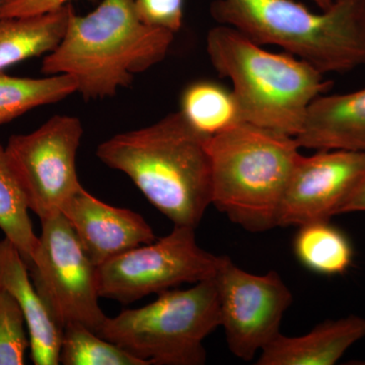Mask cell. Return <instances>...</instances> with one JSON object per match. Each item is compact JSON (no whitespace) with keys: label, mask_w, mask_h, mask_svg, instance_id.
Instances as JSON below:
<instances>
[{"label":"cell","mask_w":365,"mask_h":365,"mask_svg":"<svg viewBox=\"0 0 365 365\" xmlns=\"http://www.w3.org/2000/svg\"><path fill=\"white\" fill-rule=\"evenodd\" d=\"M181 112L116 134L98 146L97 157L130 178L174 227H198L211 204L206 139Z\"/></svg>","instance_id":"1"},{"label":"cell","mask_w":365,"mask_h":365,"mask_svg":"<svg viewBox=\"0 0 365 365\" xmlns=\"http://www.w3.org/2000/svg\"><path fill=\"white\" fill-rule=\"evenodd\" d=\"M174 36L141 21L134 0H102L90 14H71L41 71L71 76L86 100L113 97L137 74L162 62Z\"/></svg>","instance_id":"2"},{"label":"cell","mask_w":365,"mask_h":365,"mask_svg":"<svg viewBox=\"0 0 365 365\" xmlns=\"http://www.w3.org/2000/svg\"><path fill=\"white\" fill-rule=\"evenodd\" d=\"M210 13L259 45H275L321 73L365 66V0H334L321 14L295 0H215Z\"/></svg>","instance_id":"3"},{"label":"cell","mask_w":365,"mask_h":365,"mask_svg":"<svg viewBox=\"0 0 365 365\" xmlns=\"http://www.w3.org/2000/svg\"><path fill=\"white\" fill-rule=\"evenodd\" d=\"M206 50L218 74L232 81L242 121L294 138L314 98L333 85L304 60L269 52L230 26L209 31Z\"/></svg>","instance_id":"4"},{"label":"cell","mask_w":365,"mask_h":365,"mask_svg":"<svg viewBox=\"0 0 365 365\" xmlns=\"http://www.w3.org/2000/svg\"><path fill=\"white\" fill-rule=\"evenodd\" d=\"M299 148L294 137L247 122L208 137L211 204L248 232L278 227Z\"/></svg>","instance_id":"5"},{"label":"cell","mask_w":365,"mask_h":365,"mask_svg":"<svg viewBox=\"0 0 365 365\" xmlns=\"http://www.w3.org/2000/svg\"><path fill=\"white\" fill-rule=\"evenodd\" d=\"M220 326L213 278L189 289H168L148 306L106 319L98 335L146 364L201 365L203 341Z\"/></svg>","instance_id":"6"},{"label":"cell","mask_w":365,"mask_h":365,"mask_svg":"<svg viewBox=\"0 0 365 365\" xmlns=\"http://www.w3.org/2000/svg\"><path fill=\"white\" fill-rule=\"evenodd\" d=\"M41 222L42 232L29 265L34 285L62 330L81 324L98 334L107 317L98 304L97 266L61 212Z\"/></svg>","instance_id":"7"},{"label":"cell","mask_w":365,"mask_h":365,"mask_svg":"<svg viewBox=\"0 0 365 365\" xmlns=\"http://www.w3.org/2000/svg\"><path fill=\"white\" fill-rule=\"evenodd\" d=\"M218 256L196 242L195 228L174 227L170 235L141 245L97 267L100 297L131 304L184 283L215 277Z\"/></svg>","instance_id":"8"},{"label":"cell","mask_w":365,"mask_h":365,"mask_svg":"<svg viewBox=\"0 0 365 365\" xmlns=\"http://www.w3.org/2000/svg\"><path fill=\"white\" fill-rule=\"evenodd\" d=\"M83 134L78 118L55 115L30 133L11 136L6 144L29 208L41 220L58 215L67 199L83 187L76 172Z\"/></svg>","instance_id":"9"},{"label":"cell","mask_w":365,"mask_h":365,"mask_svg":"<svg viewBox=\"0 0 365 365\" xmlns=\"http://www.w3.org/2000/svg\"><path fill=\"white\" fill-rule=\"evenodd\" d=\"M220 326L230 352L251 361L280 333V324L292 304V294L276 271L256 275L218 256L215 277Z\"/></svg>","instance_id":"10"},{"label":"cell","mask_w":365,"mask_h":365,"mask_svg":"<svg viewBox=\"0 0 365 365\" xmlns=\"http://www.w3.org/2000/svg\"><path fill=\"white\" fill-rule=\"evenodd\" d=\"M365 178V153L318 150L302 155L288 182L278 227H300L342 215Z\"/></svg>","instance_id":"11"},{"label":"cell","mask_w":365,"mask_h":365,"mask_svg":"<svg viewBox=\"0 0 365 365\" xmlns=\"http://www.w3.org/2000/svg\"><path fill=\"white\" fill-rule=\"evenodd\" d=\"M60 212L66 216L83 251L97 267L157 240L143 216L130 209L102 202L83 187L67 199Z\"/></svg>","instance_id":"12"},{"label":"cell","mask_w":365,"mask_h":365,"mask_svg":"<svg viewBox=\"0 0 365 365\" xmlns=\"http://www.w3.org/2000/svg\"><path fill=\"white\" fill-rule=\"evenodd\" d=\"M0 289L9 292L23 312L33 364H59L63 330L34 285L20 252L6 237L0 241Z\"/></svg>","instance_id":"13"},{"label":"cell","mask_w":365,"mask_h":365,"mask_svg":"<svg viewBox=\"0 0 365 365\" xmlns=\"http://www.w3.org/2000/svg\"><path fill=\"white\" fill-rule=\"evenodd\" d=\"M295 140L311 150L365 153V88L314 98Z\"/></svg>","instance_id":"14"},{"label":"cell","mask_w":365,"mask_h":365,"mask_svg":"<svg viewBox=\"0 0 365 365\" xmlns=\"http://www.w3.org/2000/svg\"><path fill=\"white\" fill-rule=\"evenodd\" d=\"M365 337V319H329L299 337L279 333L262 349L259 365H334Z\"/></svg>","instance_id":"15"},{"label":"cell","mask_w":365,"mask_h":365,"mask_svg":"<svg viewBox=\"0 0 365 365\" xmlns=\"http://www.w3.org/2000/svg\"><path fill=\"white\" fill-rule=\"evenodd\" d=\"M71 4L48 13L0 18V71L51 53L66 34Z\"/></svg>","instance_id":"16"},{"label":"cell","mask_w":365,"mask_h":365,"mask_svg":"<svg viewBox=\"0 0 365 365\" xmlns=\"http://www.w3.org/2000/svg\"><path fill=\"white\" fill-rule=\"evenodd\" d=\"M294 253L307 270L325 276L347 272L354 258L351 242L330 220L300 225L294 240Z\"/></svg>","instance_id":"17"},{"label":"cell","mask_w":365,"mask_h":365,"mask_svg":"<svg viewBox=\"0 0 365 365\" xmlns=\"http://www.w3.org/2000/svg\"><path fill=\"white\" fill-rule=\"evenodd\" d=\"M180 105L185 119L206 137L215 136L244 122L232 91L215 81L191 83L182 91Z\"/></svg>","instance_id":"18"},{"label":"cell","mask_w":365,"mask_h":365,"mask_svg":"<svg viewBox=\"0 0 365 365\" xmlns=\"http://www.w3.org/2000/svg\"><path fill=\"white\" fill-rule=\"evenodd\" d=\"M74 93H78V85L67 74L32 78L0 73V125L41 106L60 102Z\"/></svg>","instance_id":"19"},{"label":"cell","mask_w":365,"mask_h":365,"mask_svg":"<svg viewBox=\"0 0 365 365\" xmlns=\"http://www.w3.org/2000/svg\"><path fill=\"white\" fill-rule=\"evenodd\" d=\"M25 191L0 143V230L30 265L39 237L34 232Z\"/></svg>","instance_id":"20"},{"label":"cell","mask_w":365,"mask_h":365,"mask_svg":"<svg viewBox=\"0 0 365 365\" xmlns=\"http://www.w3.org/2000/svg\"><path fill=\"white\" fill-rule=\"evenodd\" d=\"M59 362L64 365H148L81 324L64 327Z\"/></svg>","instance_id":"21"},{"label":"cell","mask_w":365,"mask_h":365,"mask_svg":"<svg viewBox=\"0 0 365 365\" xmlns=\"http://www.w3.org/2000/svg\"><path fill=\"white\" fill-rule=\"evenodd\" d=\"M26 329L25 317L18 302L0 289V365L25 364L26 349L30 347Z\"/></svg>","instance_id":"22"},{"label":"cell","mask_w":365,"mask_h":365,"mask_svg":"<svg viewBox=\"0 0 365 365\" xmlns=\"http://www.w3.org/2000/svg\"><path fill=\"white\" fill-rule=\"evenodd\" d=\"M185 0H134L137 16L146 25L173 34L181 30Z\"/></svg>","instance_id":"23"},{"label":"cell","mask_w":365,"mask_h":365,"mask_svg":"<svg viewBox=\"0 0 365 365\" xmlns=\"http://www.w3.org/2000/svg\"><path fill=\"white\" fill-rule=\"evenodd\" d=\"M72 0H2L0 4V18L45 14L66 6ZM88 1L95 2L97 0Z\"/></svg>","instance_id":"24"},{"label":"cell","mask_w":365,"mask_h":365,"mask_svg":"<svg viewBox=\"0 0 365 365\" xmlns=\"http://www.w3.org/2000/svg\"><path fill=\"white\" fill-rule=\"evenodd\" d=\"M353 212H365V178L356 193L345 206L342 215Z\"/></svg>","instance_id":"25"},{"label":"cell","mask_w":365,"mask_h":365,"mask_svg":"<svg viewBox=\"0 0 365 365\" xmlns=\"http://www.w3.org/2000/svg\"><path fill=\"white\" fill-rule=\"evenodd\" d=\"M321 11H326L332 6L334 0H312Z\"/></svg>","instance_id":"26"},{"label":"cell","mask_w":365,"mask_h":365,"mask_svg":"<svg viewBox=\"0 0 365 365\" xmlns=\"http://www.w3.org/2000/svg\"><path fill=\"white\" fill-rule=\"evenodd\" d=\"M2 0H0V4H1Z\"/></svg>","instance_id":"27"}]
</instances>
